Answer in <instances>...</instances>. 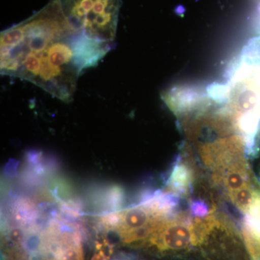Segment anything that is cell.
Masks as SVG:
<instances>
[{"label": "cell", "instance_id": "obj_1", "mask_svg": "<svg viewBox=\"0 0 260 260\" xmlns=\"http://www.w3.org/2000/svg\"><path fill=\"white\" fill-rule=\"evenodd\" d=\"M0 46L2 75L28 80L69 103L80 75L97 65L114 45L77 30L54 0L37 15L2 32Z\"/></svg>", "mask_w": 260, "mask_h": 260}, {"label": "cell", "instance_id": "obj_2", "mask_svg": "<svg viewBox=\"0 0 260 260\" xmlns=\"http://www.w3.org/2000/svg\"><path fill=\"white\" fill-rule=\"evenodd\" d=\"M210 88L223 102L248 145L253 147L260 123V50L255 39L233 64L226 83Z\"/></svg>", "mask_w": 260, "mask_h": 260}, {"label": "cell", "instance_id": "obj_3", "mask_svg": "<svg viewBox=\"0 0 260 260\" xmlns=\"http://www.w3.org/2000/svg\"><path fill=\"white\" fill-rule=\"evenodd\" d=\"M177 198L164 191L148 193L140 204L101 217L100 224L114 231L124 245L143 249L160 224L174 213Z\"/></svg>", "mask_w": 260, "mask_h": 260}, {"label": "cell", "instance_id": "obj_4", "mask_svg": "<svg viewBox=\"0 0 260 260\" xmlns=\"http://www.w3.org/2000/svg\"><path fill=\"white\" fill-rule=\"evenodd\" d=\"M191 234L193 246L205 260H253L244 237L222 215L195 219Z\"/></svg>", "mask_w": 260, "mask_h": 260}, {"label": "cell", "instance_id": "obj_5", "mask_svg": "<svg viewBox=\"0 0 260 260\" xmlns=\"http://www.w3.org/2000/svg\"><path fill=\"white\" fill-rule=\"evenodd\" d=\"M63 15L77 30L95 40L113 43L121 0H57Z\"/></svg>", "mask_w": 260, "mask_h": 260}, {"label": "cell", "instance_id": "obj_6", "mask_svg": "<svg viewBox=\"0 0 260 260\" xmlns=\"http://www.w3.org/2000/svg\"><path fill=\"white\" fill-rule=\"evenodd\" d=\"M191 225L187 214H173L160 224L143 249L160 256L187 254L193 246Z\"/></svg>", "mask_w": 260, "mask_h": 260}, {"label": "cell", "instance_id": "obj_7", "mask_svg": "<svg viewBox=\"0 0 260 260\" xmlns=\"http://www.w3.org/2000/svg\"><path fill=\"white\" fill-rule=\"evenodd\" d=\"M193 180L194 172L192 169L179 159L172 169L164 191L177 198L184 196L188 194Z\"/></svg>", "mask_w": 260, "mask_h": 260}, {"label": "cell", "instance_id": "obj_8", "mask_svg": "<svg viewBox=\"0 0 260 260\" xmlns=\"http://www.w3.org/2000/svg\"><path fill=\"white\" fill-rule=\"evenodd\" d=\"M229 195L234 205L245 215L260 201V189L254 184L244 186Z\"/></svg>", "mask_w": 260, "mask_h": 260}, {"label": "cell", "instance_id": "obj_9", "mask_svg": "<svg viewBox=\"0 0 260 260\" xmlns=\"http://www.w3.org/2000/svg\"><path fill=\"white\" fill-rule=\"evenodd\" d=\"M242 234L253 260H260V236L254 235L244 229H242Z\"/></svg>", "mask_w": 260, "mask_h": 260}, {"label": "cell", "instance_id": "obj_10", "mask_svg": "<svg viewBox=\"0 0 260 260\" xmlns=\"http://www.w3.org/2000/svg\"><path fill=\"white\" fill-rule=\"evenodd\" d=\"M113 253L112 246L102 238L95 244V253L90 260H109Z\"/></svg>", "mask_w": 260, "mask_h": 260}, {"label": "cell", "instance_id": "obj_11", "mask_svg": "<svg viewBox=\"0 0 260 260\" xmlns=\"http://www.w3.org/2000/svg\"><path fill=\"white\" fill-rule=\"evenodd\" d=\"M191 210L195 215L200 218H203L208 213L206 205L204 203H199V202L192 203V204L191 205Z\"/></svg>", "mask_w": 260, "mask_h": 260}, {"label": "cell", "instance_id": "obj_12", "mask_svg": "<svg viewBox=\"0 0 260 260\" xmlns=\"http://www.w3.org/2000/svg\"><path fill=\"white\" fill-rule=\"evenodd\" d=\"M32 260H57L55 258L53 257L49 254H44V253H41V254H37L35 257L32 258Z\"/></svg>", "mask_w": 260, "mask_h": 260}, {"label": "cell", "instance_id": "obj_13", "mask_svg": "<svg viewBox=\"0 0 260 260\" xmlns=\"http://www.w3.org/2000/svg\"><path fill=\"white\" fill-rule=\"evenodd\" d=\"M256 43H257L258 47L259 48L260 50V37L255 38Z\"/></svg>", "mask_w": 260, "mask_h": 260}]
</instances>
